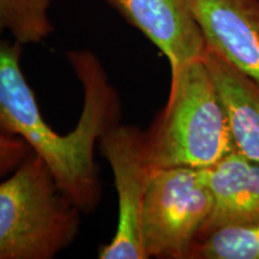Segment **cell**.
Segmentation results:
<instances>
[{"mask_svg": "<svg viewBox=\"0 0 259 259\" xmlns=\"http://www.w3.org/2000/svg\"><path fill=\"white\" fill-rule=\"evenodd\" d=\"M23 45L0 37V134L18 137L50 167L58 186L80 211L90 213L102 196L95 145L120 122L121 102L102 63L93 52H67V60L84 92L83 109L67 135L54 131L41 114L21 67Z\"/></svg>", "mask_w": 259, "mask_h": 259, "instance_id": "cell-1", "label": "cell"}, {"mask_svg": "<svg viewBox=\"0 0 259 259\" xmlns=\"http://www.w3.org/2000/svg\"><path fill=\"white\" fill-rule=\"evenodd\" d=\"M144 143L154 170L204 169L235 150L225 105L203 58L170 69L168 100L144 131Z\"/></svg>", "mask_w": 259, "mask_h": 259, "instance_id": "cell-2", "label": "cell"}, {"mask_svg": "<svg viewBox=\"0 0 259 259\" xmlns=\"http://www.w3.org/2000/svg\"><path fill=\"white\" fill-rule=\"evenodd\" d=\"M80 209L32 153L0 183V259H52L73 244Z\"/></svg>", "mask_w": 259, "mask_h": 259, "instance_id": "cell-3", "label": "cell"}, {"mask_svg": "<svg viewBox=\"0 0 259 259\" xmlns=\"http://www.w3.org/2000/svg\"><path fill=\"white\" fill-rule=\"evenodd\" d=\"M212 208V193L203 169L155 170L141 215L145 259H187Z\"/></svg>", "mask_w": 259, "mask_h": 259, "instance_id": "cell-4", "label": "cell"}, {"mask_svg": "<svg viewBox=\"0 0 259 259\" xmlns=\"http://www.w3.org/2000/svg\"><path fill=\"white\" fill-rule=\"evenodd\" d=\"M99 147L114 176L118 225L100 259H145L141 245V215L155 170L145 153L144 131L136 126L112 125L99 138Z\"/></svg>", "mask_w": 259, "mask_h": 259, "instance_id": "cell-5", "label": "cell"}, {"mask_svg": "<svg viewBox=\"0 0 259 259\" xmlns=\"http://www.w3.org/2000/svg\"><path fill=\"white\" fill-rule=\"evenodd\" d=\"M206 47L259 85V0H189Z\"/></svg>", "mask_w": 259, "mask_h": 259, "instance_id": "cell-6", "label": "cell"}, {"mask_svg": "<svg viewBox=\"0 0 259 259\" xmlns=\"http://www.w3.org/2000/svg\"><path fill=\"white\" fill-rule=\"evenodd\" d=\"M153 42L170 69L202 59L206 44L189 0H102Z\"/></svg>", "mask_w": 259, "mask_h": 259, "instance_id": "cell-7", "label": "cell"}, {"mask_svg": "<svg viewBox=\"0 0 259 259\" xmlns=\"http://www.w3.org/2000/svg\"><path fill=\"white\" fill-rule=\"evenodd\" d=\"M203 174L212 193L213 208L200 233L259 220L258 162L234 150L204 168Z\"/></svg>", "mask_w": 259, "mask_h": 259, "instance_id": "cell-8", "label": "cell"}, {"mask_svg": "<svg viewBox=\"0 0 259 259\" xmlns=\"http://www.w3.org/2000/svg\"><path fill=\"white\" fill-rule=\"evenodd\" d=\"M203 59L225 105L235 150L259 163V85L208 47Z\"/></svg>", "mask_w": 259, "mask_h": 259, "instance_id": "cell-9", "label": "cell"}, {"mask_svg": "<svg viewBox=\"0 0 259 259\" xmlns=\"http://www.w3.org/2000/svg\"><path fill=\"white\" fill-rule=\"evenodd\" d=\"M187 259H259V220L200 233Z\"/></svg>", "mask_w": 259, "mask_h": 259, "instance_id": "cell-10", "label": "cell"}, {"mask_svg": "<svg viewBox=\"0 0 259 259\" xmlns=\"http://www.w3.org/2000/svg\"><path fill=\"white\" fill-rule=\"evenodd\" d=\"M52 0H0V37L9 32L23 46L37 45L53 34Z\"/></svg>", "mask_w": 259, "mask_h": 259, "instance_id": "cell-11", "label": "cell"}, {"mask_svg": "<svg viewBox=\"0 0 259 259\" xmlns=\"http://www.w3.org/2000/svg\"><path fill=\"white\" fill-rule=\"evenodd\" d=\"M32 153L23 139L0 134V178L12 173Z\"/></svg>", "mask_w": 259, "mask_h": 259, "instance_id": "cell-12", "label": "cell"}]
</instances>
